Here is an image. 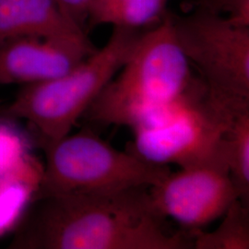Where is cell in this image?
Masks as SVG:
<instances>
[{
    "instance_id": "obj_1",
    "label": "cell",
    "mask_w": 249,
    "mask_h": 249,
    "mask_svg": "<svg viewBox=\"0 0 249 249\" xmlns=\"http://www.w3.org/2000/svg\"><path fill=\"white\" fill-rule=\"evenodd\" d=\"M149 188L36 196L10 249H187L189 232H171Z\"/></svg>"
},
{
    "instance_id": "obj_2",
    "label": "cell",
    "mask_w": 249,
    "mask_h": 249,
    "mask_svg": "<svg viewBox=\"0 0 249 249\" xmlns=\"http://www.w3.org/2000/svg\"><path fill=\"white\" fill-rule=\"evenodd\" d=\"M170 14L142 33L125 62L84 114L89 122L132 129L168 107L196 78Z\"/></svg>"
},
{
    "instance_id": "obj_3",
    "label": "cell",
    "mask_w": 249,
    "mask_h": 249,
    "mask_svg": "<svg viewBox=\"0 0 249 249\" xmlns=\"http://www.w3.org/2000/svg\"><path fill=\"white\" fill-rule=\"evenodd\" d=\"M142 33L114 28L107 44L70 71L25 85L6 110L26 120L41 146L69 135L132 52Z\"/></svg>"
},
{
    "instance_id": "obj_4",
    "label": "cell",
    "mask_w": 249,
    "mask_h": 249,
    "mask_svg": "<svg viewBox=\"0 0 249 249\" xmlns=\"http://www.w3.org/2000/svg\"><path fill=\"white\" fill-rule=\"evenodd\" d=\"M246 109H233L215 98L196 76L176 101L131 129L128 151L162 166L223 162L224 135L234 116Z\"/></svg>"
},
{
    "instance_id": "obj_5",
    "label": "cell",
    "mask_w": 249,
    "mask_h": 249,
    "mask_svg": "<svg viewBox=\"0 0 249 249\" xmlns=\"http://www.w3.org/2000/svg\"><path fill=\"white\" fill-rule=\"evenodd\" d=\"M42 148L45 162L36 196L151 188L171 171L131 151L117 150L89 128Z\"/></svg>"
},
{
    "instance_id": "obj_6",
    "label": "cell",
    "mask_w": 249,
    "mask_h": 249,
    "mask_svg": "<svg viewBox=\"0 0 249 249\" xmlns=\"http://www.w3.org/2000/svg\"><path fill=\"white\" fill-rule=\"evenodd\" d=\"M171 17L178 44L209 92L231 108H249V25L204 9Z\"/></svg>"
},
{
    "instance_id": "obj_7",
    "label": "cell",
    "mask_w": 249,
    "mask_h": 249,
    "mask_svg": "<svg viewBox=\"0 0 249 249\" xmlns=\"http://www.w3.org/2000/svg\"><path fill=\"white\" fill-rule=\"evenodd\" d=\"M149 191L154 208L163 218L190 231L220 219L239 198L223 161L170 171Z\"/></svg>"
},
{
    "instance_id": "obj_8",
    "label": "cell",
    "mask_w": 249,
    "mask_h": 249,
    "mask_svg": "<svg viewBox=\"0 0 249 249\" xmlns=\"http://www.w3.org/2000/svg\"><path fill=\"white\" fill-rule=\"evenodd\" d=\"M96 49L87 35L13 38L0 45V84L25 86L52 80Z\"/></svg>"
},
{
    "instance_id": "obj_9",
    "label": "cell",
    "mask_w": 249,
    "mask_h": 249,
    "mask_svg": "<svg viewBox=\"0 0 249 249\" xmlns=\"http://www.w3.org/2000/svg\"><path fill=\"white\" fill-rule=\"evenodd\" d=\"M86 35L67 18L56 0H0V45L25 36Z\"/></svg>"
},
{
    "instance_id": "obj_10",
    "label": "cell",
    "mask_w": 249,
    "mask_h": 249,
    "mask_svg": "<svg viewBox=\"0 0 249 249\" xmlns=\"http://www.w3.org/2000/svg\"><path fill=\"white\" fill-rule=\"evenodd\" d=\"M43 170L44 164L30 154L0 176V237L21 222L39 192Z\"/></svg>"
},
{
    "instance_id": "obj_11",
    "label": "cell",
    "mask_w": 249,
    "mask_h": 249,
    "mask_svg": "<svg viewBox=\"0 0 249 249\" xmlns=\"http://www.w3.org/2000/svg\"><path fill=\"white\" fill-rule=\"evenodd\" d=\"M170 0H93L87 23L137 30L154 27L167 16Z\"/></svg>"
},
{
    "instance_id": "obj_12",
    "label": "cell",
    "mask_w": 249,
    "mask_h": 249,
    "mask_svg": "<svg viewBox=\"0 0 249 249\" xmlns=\"http://www.w3.org/2000/svg\"><path fill=\"white\" fill-rule=\"evenodd\" d=\"M220 219L222 222L213 231H189L192 249H249V205L237 198Z\"/></svg>"
},
{
    "instance_id": "obj_13",
    "label": "cell",
    "mask_w": 249,
    "mask_h": 249,
    "mask_svg": "<svg viewBox=\"0 0 249 249\" xmlns=\"http://www.w3.org/2000/svg\"><path fill=\"white\" fill-rule=\"evenodd\" d=\"M222 152L239 199L249 205V109L234 116L224 135Z\"/></svg>"
},
{
    "instance_id": "obj_14",
    "label": "cell",
    "mask_w": 249,
    "mask_h": 249,
    "mask_svg": "<svg viewBox=\"0 0 249 249\" xmlns=\"http://www.w3.org/2000/svg\"><path fill=\"white\" fill-rule=\"evenodd\" d=\"M25 137L8 123L0 122V176L16 167L31 153Z\"/></svg>"
},
{
    "instance_id": "obj_15",
    "label": "cell",
    "mask_w": 249,
    "mask_h": 249,
    "mask_svg": "<svg viewBox=\"0 0 249 249\" xmlns=\"http://www.w3.org/2000/svg\"><path fill=\"white\" fill-rule=\"evenodd\" d=\"M199 9L225 15L231 20L249 25V0H196Z\"/></svg>"
},
{
    "instance_id": "obj_16",
    "label": "cell",
    "mask_w": 249,
    "mask_h": 249,
    "mask_svg": "<svg viewBox=\"0 0 249 249\" xmlns=\"http://www.w3.org/2000/svg\"><path fill=\"white\" fill-rule=\"evenodd\" d=\"M64 15L85 31L89 8L93 0H56Z\"/></svg>"
}]
</instances>
